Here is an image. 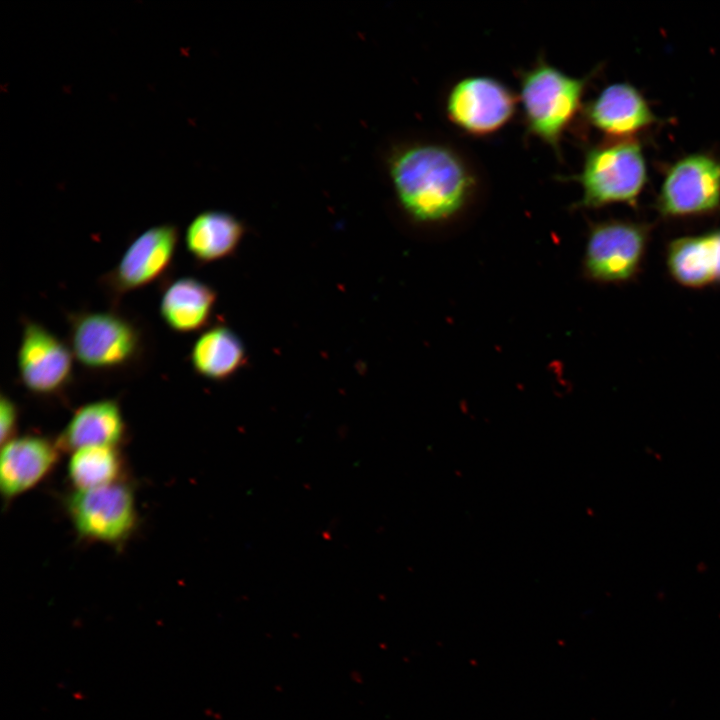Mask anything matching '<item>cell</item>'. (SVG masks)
Listing matches in <instances>:
<instances>
[{
  "label": "cell",
  "instance_id": "cell-1",
  "mask_svg": "<svg viewBox=\"0 0 720 720\" xmlns=\"http://www.w3.org/2000/svg\"><path fill=\"white\" fill-rule=\"evenodd\" d=\"M390 172L400 204L421 222H437L455 215L475 187L474 176L463 159L441 144H416L402 149L394 155Z\"/></svg>",
  "mask_w": 720,
  "mask_h": 720
},
{
  "label": "cell",
  "instance_id": "cell-2",
  "mask_svg": "<svg viewBox=\"0 0 720 720\" xmlns=\"http://www.w3.org/2000/svg\"><path fill=\"white\" fill-rule=\"evenodd\" d=\"M518 79L527 134L560 156L562 138L581 110L590 75L570 76L539 57L531 68L519 71Z\"/></svg>",
  "mask_w": 720,
  "mask_h": 720
},
{
  "label": "cell",
  "instance_id": "cell-3",
  "mask_svg": "<svg viewBox=\"0 0 720 720\" xmlns=\"http://www.w3.org/2000/svg\"><path fill=\"white\" fill-rule=\"evenodd\" d=\"M573 179L582 187L578 206H636L648 179L642 147L633 139L593 146L586 151L582 170Z\"/></svg>",
  "mask_w": 720,
  "mask_h": 720
},
{
  "label": "cell",
  "instance_id": "cell-4",
  "mask_svg": "<svg viewBox=\"0 0 720 720\" xmlns=\"http://www.w3.org/2000/svg\"><path fill=\"white\" fill-rule=\"evenodd\" d=\"M69 347L74 358L92 371H113L132 364L142 351L136 325L112 311L70 313Z\"/></svg>",
  "mask_w": 720,
  "mask_h": 720
},
{
  "label": "cell",
  "instance_id": "cell-5",
  "mask_svg": "<svg viewBox=\"0 0 720 720\" xmlns=\"http://www.w3.org/2000/svg\"><path fill=\"white\" fill-rule=\"evenodd\" d=\"M651 229L645 223L607 220L592 226L585 247L587 276L601 283L623 284L641 269Z\"/></svg>",
  "mask_w": 720,
  "mask_h": 720
},
{
  "label": "cell",
  "instance_id": "cell-6",
  "mask_svg": "<svg viewBox=\"0 0 720 720\" xmlns=\"http://www.w3.org/2000/svg\"><path fill=\"white\" fill-rule=\"evenodd\" d=\"M65 506L78 536L88 541L120 544L136 527L135 496L122 482L75 490L67 497Z\"/></svg>",
  "mask_w": 720,
  "mask_h": 720
},
{
  "label": "cell",
  "instance_id": "cell-7",
  "mask_svg": "<svg viewBox=\"0 0 720 720\" xmlns=\"http://www.w3.org/2000/svg\"><path fill=\"white\" fill-rule=\"evenodd\" d=\"M656 209L670 219L720 211V160L692 153L675 161L661 183Z\"/></svg>",
  "mask_w": 720,
  "mask_h": 720
},
{
  "label": "cell",
  "instance_id": "cell-8",
  "mask_svg": "<svg viewBox=\"0 0 720 720\" xmlns=\"http://www.w3.org/2000/svg\"><path fill=\"white\" fill-rule=\"evenodd\" d=\"M517 97L500 80L469 76L450 89L446 100L448 119L463 132L477 137L502 129L514 116Z\"/></svg>",
  "mask_w": 720,
  "mask_h": 720
},
{
  "label": "cell",
  "instance_id": "cell-9",
  "mask_svg": "<svg viewBox=\"0 0 720 720\" xmlns=\"http://www.w3.org/2000/svg\"><path fill=\"white\" fill-rule=\"evenodd\" d=\"M22 323L17 351L19 379L35 395H56L72 380L73 353L68 344L42 324L29 319Z\"/></svg>",
  "mask_w": 720,
  "mask_h": 720
},
{
  "label": "cell",
  "instance_id": "cell-10",
  "mask_svg": "<svg viewBox=\"0 0 720 720\" xmlns=\"http://www.w3.org/2000/svg\"><path fill=\"white\" fill-rule=\"evenodd\" d=\"M179 230L174 224L152 226L128 246L118 264L103 276L115 296L143 288L159 279L172 263Z\"/></svg>",
  "mask_w": 720,
  "mask_h": 720
},
{
  "label": "cell",
  "instance_id": "cell-11",
  "mask_svg": "<svg viewBox=\"0 0 720 720\" xmlns=\"http://www.w3.org/2000/svg\"><path fill=\"white\" fill-rule=\"evenodd\" d=\"M584 115L592 127L614 140L632 139L657 120L641 92L627 82L604 87L585 105Z\"/></svg>",
  "mask_w": 720,
  "mask_h": 720
},
{
  "label": "cell",
  "instance_id": "cell-12",
  "mask_svg": "<svg viewBox=\"0 0 720 720\" xmlns=\"http://www.w3.org/2000/svg\"><path fill=\"white\" fill-rule=\"evenodd\" d=\"M57 441L38 435L14 437L2 446L0 490L7 501L36 487L55 467L59 453Z\"/></svg>",
  "mask_w": 720,
  "mask_h": 720
},
{
  "label": "cell",
  "instance_id": "cell-13",
  "mask_svg": "<svg viewBox=\"0 0 720 720\" xmlns=\"http://www.w3.org/2000/svg\"><path fill=\"white\" fill-rule=\"evenodd\" d=\"M665 261L671 278L684 287L720 283V229L673 239Z\"/></svg>",
  "mask_w": 720,
  "mask_h": 720
},
{
  "label": "cell",
  "instance_id": "cell-14",
  "mask_svg": "<svg viewBox=\"0 0 720 720\" xmlns=\"http://www.w3.org/2000/svg\"><path fill=\"white\" fill-rule=\"evenodd\" d=\"M125 421L118 401L100 399L79 407L72 415L57 444L61 450L70 451L92 447L113 446L123 439Z\"/></svg>",
  "mask_w": 720,
  "mask_h": 720
},
{
  "label": "cell",
  "instance_id": "cell-15",
  "mask_svg": "<svg viewBox=\"0 0 720 720\" xmlns=\"http://www.w3.org/2000/svg\"><path fill=\"white\" fill-rule=\"evenodd\" d=\"M216 303V292L194 277L170 282L160 300V316L168 328L177 333H191L209 321Z\"/></svg>",
  "mask_w": 720,
  "mask_h": 720
},
{
  "label": "cell",
  "instance_id": "cell-16",
  "mask_svg": "<svg viewBox=\"0 0 720 720\" xmlns=\"http://www.w3.org/2000/svg\"><path fill=\"white\" fill-rule=\"evenodd\" d=\"M243 235L244 226L235 216L209 210L190 222L185 232V246L195 260L210 263L233 254Z\"/></svg>",
  "mask_w": 720,
  "mask_h": 720
},
{
  "label": "cell",
  "instance_id": "cell-17",
  "mask_svg": "<svg viewBox=\"0 0 720 720\" xmlns=\"http://www.w3.org/2000/svg\"><path fill=\"white\" fill-rule=\"evenodd\" d=\"M190 361L199 376L223 381L245 364L246 350L233 330L226 326H214L195 340Z\"/></svg>",
  "mask_w": 720,
  "mask_h": 720
},
{
  "label": "cell",
  "instance_id": "cell-18",
  "mask_svg": "<svg viewBox=\"0 0 720 720\" xmlns=\"http://www.w3.org/2000/svg\"><path fill=\"white\" fill-rule=\"evenodd\" d=\"M122 459L113 446H92L71 453L67 474L76 490H89L119 482Z\"/></svg>",
  "mask_w": 720,
  "mask_h": 720
},
{
  "label": "cell",
  "instance_id": "cell-19",
  "mask_svg": "<svg viewBox=\"0 0 720 720\" xmlns=\"http://www.w3.org/2000/svg\"><path fill=\"white\" fill-rule=\"evenodd\" d=\"M18 422L16 403L4 393L0 397V439L2 445L14 438Z\"/></svg>",
  "mask_w": 720,
  "mask_h": 720
}]
</instances>
